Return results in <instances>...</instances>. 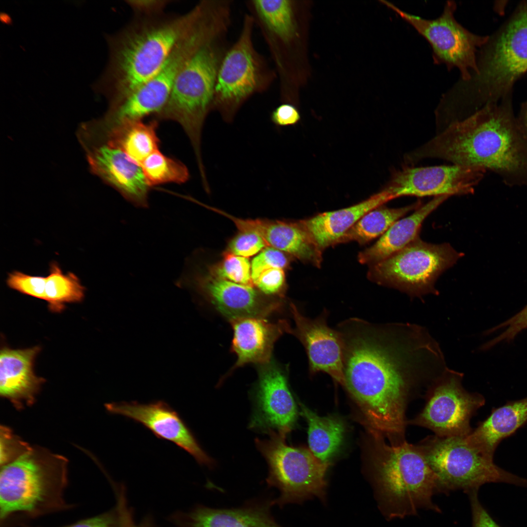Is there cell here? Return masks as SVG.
I'll use <instances>...</instances> for the list:
<instances>
[{"instance_id":"5bb4252c","label":"cell","mask_w":527,"mask_h":527,"mask_svg":"<svg viewBox=\"0 0 527 527\" xmlns=\"http://www.w3.org/2000/svg\"><path fill=\"white\" fill-rule=\"evenodd\" d=\"M177 285L194 289L230 321L264 318L283 308L282 299L266 296L254 286L215 277L186 263Z\"/></svg>"},{"instance_id":"8fae6325","label":"cell","mask_w":527,"mask_h":527,"mask_svg":"<svg viewBox=\"0 0 527 527\" xmlns=\"http://www.w3.org/2000/svg\"><path fill=\"white\" fill-rule=\"evenodd\" d=\"M464 255L448 243H429L419 236L400 251L370 265L367 276L371 281L410 297L438 295L437 279Z\"/></svg>"},{"instance_id":"b9f144b4","label":"cell","mask_w":527,"mask_h":527,"mask_svg":"<svg viewBox=\"0 0 527 527\" xmlns=\"http://www.w3.org/2000/svg\"><path fill=\"white\" fill-rule=\"evenodd\" d=\"M516 118L519 126L527 138V100L523 103L519 114Z\"/></svg>"},{"instance_id":"ba28073f","label":"cell","mask_w":527,"mask_h":527,"mask_svg":"<svg viewBox=\"0 0 527 527\" xmlns=\"http://www.w3.org/2000/svg\"><path fill=\"white\" fill-rule=\"evenodd\" d=\"M255 26L252 17L246 13L240 34L230 45L219 69L213 110L218 112L227 122L233 121L249 98L268 90L277 79L274 67L254 46Z\"/></svg>"},{"instance_id":"d590c367","label":"cell","mask_w":527,"mask_h":527,"mask_svg":"<svg viewBox=\"0 0 527 527\" xmlns=\"http://www.w3.org/2000/svg\"><path fill=\"white\" fill-rule=\"evenodd\" d=\"M527 328V305L515 315L504 322L494 327L487 332L489 334L504 328L505 330L496 338L482 346L483 349H488L502 342L513 340L522 331Z\"/></svg>"},{"instance_id":"4fadbf2b","label":"cell","mask_w":527,"mask_h":527,"mask_svg":"<svg viewBox=\"0 0 527 527\" xmlns=\"http://www.w3.org/2000/svg\"><path fill=\"white\" fill-rule=\"evenodd\" d=\"M412 25L430 44L437 63H444L448 69L457 68L462 81L469 80L477 71L476 53L487 41L489 36H480L469 31L455 20L456 4L447 1L438 18L425 19L402 10L392 3L381 0Z\"/></svg>"},{"instance_id":"30bf717a","label":"cell","mask_w":527,"mask_h":527,"mask_svg":"<svg viewBox=\"0 0 527 527\" xmlns=\"http://www.w3.org/2000/svg\"><path fill=\"white\" fill-rule=\"evenodd\" d=\"M267 433L268 439H256L255 443L268 465L267 484L280 493L272 500L273 506L302 504L314 497L324 502L329 463L322 462L306 448L288 446L285 437L274 430Z\"/></svg>"},{"instance_id":"836d02e7","label":"cell","mask_w":527,"mask_h":527,"mask_svg":"<svg viewBox=\"0 0 527 527\" xmlns=\"http://www.w3.org/2000/svg\"><path fill=\"white\" fill-rule=\"evenodd\" d=\"M0 433L1 466L17 459L32 447L5 426H0Z\"/></svg>"},{"instance_id":"ac0fdd59","label":"cell","mask_w":527,"mask_h":527,"mask_svg":"<svg viewBox=\"0 0 527 527\" xmlns=\"http://www.w3.org/2000/svg\"><path fill=\"white\" fill-rule=\"evenodd\" d=\"M289 309L295 324L290 334L304 347L309 372L325 373L345 387L343 342L339 331L328 326L327 312L312 319L304 316L292 303Z\"/></svg>"},{"instance_id":"484cf974","label":"cell","mask_w":527,"mask_h":527,"mask_svg":"<svg viewBox=\"0 0 527 527\" xmlns=\"http://www.w3.org/2000/svg\"><path fill=\"white\" fill-rule=\"evenodd\" d=\"M157 125L156 121L148 123L134 122L112 131L96 142L110 143L140 164L148 156L159 150Z\"/></svg>"},{"instance_id":"603a6c76","label":"cell","mask_w":527,"mask_h":527,"mask_svg":"<svg viewBox=\"0 0 527 527\" xmlns=\"http://www.w3.org/2000/svg\"><path fill=\"white\" fill-rule=\"evenodd\" d=\"M395 199L386 188L365 200L341 209L326 212L300 222L323 251L335 245L338 240L363 216L371 210Z\"/></svg>"},{"instance_id":"2e32d148","label":"cell","mask_w":527,"mask_h":527,"mask_svg":"<svg viewBox=\"0 0 527 527\" xmlns=\"http://www.w3.org/2000/svg\"><path fill=\"white\" fill-rule=\"evenodd\" d=\"M254 391L255 408L249 426L286 437L294 427L298 409L285 370L271 360L258 365Z\"/></svg>"},{"instance_id":"6da1fadb","label":"cell","mask_w":527,"mask_h":527,"mask_svg":"<svg viewBox=\"0 0 527 527\" xmlns=\"http://www.w3.org/2000/svg\"><path fill=\"white\" fill-rule=\"evenodd\" d=\"M343 345L345 387L371 431L405 437L412 393L446 369L437 342L411 324L377 325L357 318L338 325Z\"/></svg>"},{"instance_id":"277c9868","label":"cell","mask_w":527,"mask_h":527,"mask_svg":"<svg viewBox=\"0 0 527 527\" xmlns=\"http://www.w3.org/2000/svg\"><path fill=\"white\" fill-rule=\"evenodd\" d=\"M230 26L215 25L185 61L174 82L168 101L156 115L180 123L189 137L196 158H202L201 137L205 120L213 110L217 77L230 45Z\"/></svg>"},{"instance_id":"8d00e7d4","label":"cell","mask_w":527,"mask_h":527,"mask_svg":"<svg viewBox=\"0 0 527 527\" xmlns=\"http://www.w3.org/2000/svg\"><path fill=\"white\" fill-rule=\"evenodd\" d=\"M253 285L266 296L282 299L286 289L284 269L274 267L265 270L254 282Z\"/></svg>"},{"instance_id":"74e56055","label":"cell","mask_w":527,"mask_h":527,"mask_svg":"<svg viewBox=\"0 0 527 527\" xmlns=\"http://www.w3.org/2000/svg\"><path fill=\"white\" fill-rule=\"evenodd\" d=\"M268 246L263 238L252 232H241L230 242L227 251L236 255L248 257Z\"/></svg>"},{"instance_id":"f546056e","label":"cell","mask_w":527,"mask_h":527,"mask_svg":"<svg viewBox=\"0 0 527 527\" xmlns=\"http://www.w3.org/2000/svg\"><path fill=\"white\" fill-rule=\"evenodd\" d=\"M140 165L150 187L167 182L182 183L189 177L184 164L166 156L159 150L148 156Z\"/></svg>"},{"instance_id":"d6986e66","label":"cell","mask_w":527,"mask_h":527,"mask_svg":"<svg viewBox=\"0 0 527 527\" xmlns=\"http://www.w3.org/2000/svg\"><path fill=\"white\" fill-rule=\"evenodd\" d=\"M94 143L87 156L93 172L134 206L147 208L150 187L140 164L110 143Z\"/></svg>"},{"instance_id":"83f0119b","label":"cell","mask_w":527,"mask_h":527,"mask_svg":"<svg viewBox=\"0 0 527 527\" xmlns=\"http://www.w3.org/2000/svg\"><path fill=\"white\" fill-rule=\"evenodd\" d=\"M422 205L420 201L399 208L383 205L365 214L336 242L335 245L356 242L364 244L383 235L396 221Z\"/></svg>"},{"instance_id":"4dcf8cb0","label":"cell","mask_w":527,"mask_h":527,"mask_svg":"<svg viewBox=\"0 0 527 527\" xmlns=\"http://www.w3.org/2000/svg\"><path fill=\"white\" fill-rule=\"evenodd\" d=\"M222 260L209 266L206 271L212 276L237 284L254 286L251 277V265L247 258L226 251Z\"/></svg>"},{"instance_id":"60d3db41","label":"cell","mask_w":527,"mask_h":527,"mask_svg":"<svg viewBox=\"0 0 527 527\" xmlns=\"http://www.w3.org/2000/svg\"><path fill=\"white\" fill-rule=\"evenodd\" d=\"M64 527H118L115 508L112 510Z\"/></svg>"},{"instance_id":"f35d334b","label":"cell","mask_w":527,"mask_h":527,"mask_svg":"<svg viewBox=\"0 0 527 527\" xmlns=\"http://www.w3.org/2000/svg\"><path fill=\"white\" fill-rule=\"evenodd\" d=\"M298 109L293 104L284 102L273 110L270 118L277 126H284L296 124L300 120Z\"/></svg>"},{"instance_id":"7a4b0ae2","label":"cell","mask_w":527,"mask_h":527,"mask_svg":"<svg viewBox=\"0 0 527 527\" xmlns=\"http://www.w3.org/2000/svg\"><path fill=\"white\" fill-rule=\"evenodd\" d=\"M512 94L452 122L414 150L413 158L479 167L494 172L507 185L527 186V138L514 116Z\"/></svg>"},{"instance_id":"8992f818","label":"cell","mask_w":527,"mask_h":527,"mask_svg":"<svg viewBox=\"0 0 527 527\" xmlns=\"http://www.w3.org/2000/svg\"><path fill=\"white\" fill-rule=\"evenodd\" d=\"M527 74V0H523L481 48L477 72L455 90L463 102L479 109L511 93Z\"/></svg>"},{"instance_id":"5b68a950","label":"cell","mask_w":527,"mask_h":527,"mask_svg":"<svg viewBox=\"0 0 527 527\" xmlns=\"http://www.w3.org/2000/svg\"><path fill=\"white\" fill-rule=\"evenodd\" d=\"M376 448L373 483L378 507L387 520L415 515L420 509L440 512L432 500L437 478L417 445H389L374 435Z\"/></svg>"},{"instance_id":"9c48e42d","label":"cell","mask_w":527,"mask_h":527,"mask_svg":"<svg viewBox=\"0 0 527 527\" xmlns=\"http://www.w3.org/2000/svg\"><path fill=\"white\" fill-rule=\"evenodd\" d=\"M417 445L437 478L439 492L462 489L469 494L489 483L527 486V479L497 466L468 445L465 436H429Z\"/></svg>"},{"instance_id":"ab89813d","label":"cell","mask_w":527,"mask_h":527,"mask_svg":"<svg viewBox=\"0 0 527 527\" xmlns=\"http://www.w3.org/2000/svg\"><path fill=\"white\" fill-rule=\"evenodd\" d=\"M477 492L469 494L472 514V527H500L491 518L480 503Z\"/></svg>"},{"instance_id":"52a82bcc","label":"cell","mask_w":527,"mask_h":527,"mask_svg":"<svg viewBox=\"0 0 527 527\" xmlns=\"http://www.w3.org/2000/svg\"><path fill=\"white\" fill-rule=\"evenodd\" d=\"M67 461L39 447L32 448L0 472V517H35L63 507Z\"/></svg>"},{"instance_id":"d4e9b609","label":"cell","mask_w":527,"mask_h":527,"mask_svg":"<svg viewBox=\"0 0 527 527\" xmlns=\"http://www.w3.org/2000/svg\"><path fill=\"white\" fill-rule=\"evenodd\" d=\"M449 197H435L409 216L396 221L374 244L359 253V263L373 264L405 247L419 236L422 224L426 218Z\"/></svg>"},{"instance_id":"1f68e13d","label":"cell","mask_w":527,"mask_h":527,"mask_svg":"<svg viewBox=\"0 0 527 527\" xmlns=\"http://www.w3.org/2000/svg\"><path fill=\"white\" fill-rule=\"evenodd\" d=\"M46 277L15 270L8 274L6 284L22 294L45 300Z\"/></svg>"},{"instance_id":"cb8c5ba5","label":"cell","mask_w":527,"mask_h":527,"mask_svg":"<svg viewBox=\"0 0 527 527\" xmlns=\"http://www.w3.org/2000/svg\"><path fill=\"white\" fill-rule=\"evenodd\" d=\"M527 423V397L492 409L489 416L465 436L471 447L493 460L501 442Z\"/></svg>"},{"instance_id":"d6a6232c","label":"cell","mask_w":527,"mask_h":527,"mask_svg":"<svg viewBox=\"0 0 527 527\" xmlns=\"http://www.w3.org/2000/svg\"><path fill=\"white\" fill-rule=\"evenodd\" d=\"M115 494L118 527H157L152 516L146 515L139 523L134 519L132 508L129 506L126 488L124 485L117 484L111 480Z\"/></svg>"},{"instance_id":"f1b7e54d","label":"cell","mask_w":527,"mask_h":527,"mask_svg":"<svg viewBox=\"0 0 527 527\" xmlns=\"http://www.w3.org/2000/svg\"><path fill=\"white\" fill-rule=\"evenodd\" d=\"M46 277L45 301L52 312H61L66 304L83 300L85 287L80 279L73 272L63 273L57 262L51 263Z\"/></svg>"},{"instance_id":"e575fe53","label":"cell","mask_w":527,"mask_h":527,"mask_svg":"<svg viewBox=\"0 0 527 527\" xmlns=\"http://www.w3.org/2000/svg\"><path fill=\"white\" fill-rule=\"evenodd\" d=\"M290 264L288 255L272 247H266L262 250L251 263V277L253 284L261 273L271 268H287Z\"/></svg>"},{"instance_id":"e0dca14e","label":"cell","mask_w":527,"mask_h":527,"mask_svg":"<svg viewBox=\"0 0 527 527\" xmlns=\"http://www.w3.org/2000/svg\"><path fill=\"white\" fill-rule=\"evenodd\" d=\"M105 407L109 413L132 419L150 430L157 438L176 444L192 455L200 465L209 467L214 466V461L202 449L183 420L166 402H112L106 404Z\"/></svg>"},{"instance_id":"44dd1931","label":"cell","mask_w":527,"mask_h":527,"mask_svg":"<svg viewBox=\"0 0 527 527\" xmlns=\"http://www.w3.org/2000/svg\"><path fill=\"white\" fill-rule=\"evenodd\" d=\"M233 335L231 351L237 360L230 371L248 364L258 365L272 359L274 345L291 326L285 320L271 322L264 318L244 317L230 321Z\"/></svg>"},{"instance_id":"7c38bea8","label":"cell","mask_w":527,"mask_h":527,"mask_svg":"<svg viewBox=\"0 0 527 527\" xmlns=\"http://www.w3.org/2000/svg\"><path fill=\"white\" fill-rule=\"evenodd\" d=\"M463 374L446 368L428 386L425 405L410 424L427 428L441 437L466 436L472 430L470 419L485 404L484 397L469 392Z\"/></svg>"},{"instance_id":"7402d4cb","label":"cell","mask_w":527,"mask_h":527,"mask_svg":"<svg viewBox=\"0 0 527 527\" xmlns=\"http://www.w3.org/2000/svg\"><path fill=\"white\" fill-rule=\"evenodd\" d=\"M41 350L39 346L14 349H1L0 394L18 409L32 405L44 379L38 377L34 364Z\"/></svg>"},{"instance_id":"3957f363","label":"cell","mask_w":527,"mask_h":527,"mask_svg":"<svg viewBox=\"0 0 527 527\" xmlns=\"http://www.w3.org/2000/svg\"><path fill=\"white\" fill-rule=\"evenodd\" d=\"M196 4L183 14L165 10L133 12L125 27L107 36L109 58L93 89L104 95L109 106L121 102L161 70L198 14Z\"/></svg>"},{"instance_id":"9a60e30c","label":"cell","mask_w":527,"mask_h":527,"mask_svg":"<svg viewBox=\"0 0 527 527\" xmlns=\"http://www.w3.org/2000/svg\"><path fill=\"white\" fill-rule=\"evenodd\" d=\"M482 168L453 164L426 167H405L395 171L385 187L395 198L464 195L472 194L483 178Z\"/></svg>"},{"instance_id":"4316f807","label":"cell","mask_w":527,"mask_h":527,"mask_svg":"<svg viewBox=\"0 0 527 527\" xmlns=\"http://www.w3.org/2000/svg\"><path fill=\"white\" fill-rule=\"evenodd\" d=\"M300 406L308 424L309 450L322 462H328L343 442L344 423L336 416H319L303 404Z\"/></svg>"},{"instance_id":"ffe728a7","label":"cell","mask_w":527,"mask_h":527,"mask_svg":"<svg viewBox=\"0 0 527 527\" xmlns=\"http://www.w3.org/2000/svg\"><path fill=\"white\" fill-rule=\"evenodd\" d=\"M272 500L256 499L242 506L215 508L199 505L168 517L172 527H282L271 512Z\"/></svg>"}]
</instances>
